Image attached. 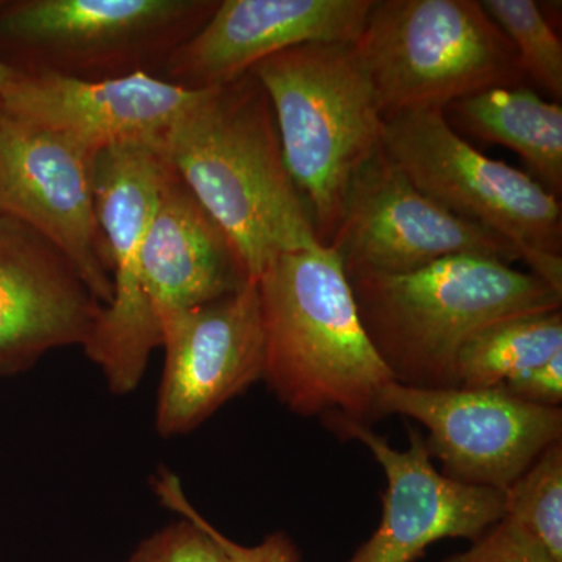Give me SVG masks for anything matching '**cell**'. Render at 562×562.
<instances>
[{
	"label": "cell",
	"mask_w": 562,
	"mask_h": 562,
	"mask_svg": "<svg viewBox=\"0 0 562 562\" xmlns=\"http://www.w3.org/2000/svg\"><path fill=\"white\" fill-rule=\"evenodd\" d=\"M271 102L284 162L330 246L351 181L383 147L384 117L353 46L310 43L266 58L250 70Z\"/></svg>",
	"instance_id": "cell-4"
},
{
	"label": "cell",
	"mask_w": 562,
	"mask_h": 562,
	"mask_svg": "<svg viewBox=\"0 0 562 562\" xmlns=\"http://www.w3.org/2000/svg\"><path fill=\"white\" fill-rule=\"evenodd\" d=\"M179 517L140 541L127 562H231L209 531L195 520Z\"/></svg>",
	"instance_id": "cell-23"
},
{
	"label": "cell",
	"mask_w": 562,
	"mask_h": 562,
	"mask_svg": "<svg viewBox=\"0 0 562 562\" xmlns=\"http://www.w3.org/2000/svg\"><path fill=\"white\" fill-rule=\"evenodd\" d=\"M503 495V522L550 560L562 562V441L550 446Z\"/></svg>",
	"instance_id": "cell-20"
},
{
	"label": "cell",
	"mask_w": 562,
	"mask_h": 562,
	"mask_svg": "<svg viewBox=\"0 0 562 562\" xmlns=\"http://www.w3.org/2000/svg\"><path fill=\"white\" fill-rule=\"evenodd\" d=\"M383 150L432 201L508 239L531 273L562 292V210L535 177L476 150L443 110L386 117Z\"/></svg>",
	"instance_id": "cell-6"
},
{
	"label": "cell",
	"mask_w": 562,
	"mask_h": 562,
	"mask_svg": "<svg viewBox=\"0 0 562 562\" xmlns=\"http://www.w3.org/2000/svg\"><path fill=\"white\" fill-rule=\"evenodd\" d=\"M502 390L508 392L513 397L532 403V405L560 408L562 402V351L554 355L552 360L503 384Z\"/></svg>",
	"instance_id": "cell-25"
},
{
	"label": "cell",
	"mask_w": 562,
	"mask_h": 562,
	"mask_svg": "<svg viewBox=\"0 0 562 562\" xmlns=\"http://www.w3.org/2000/svg\"><path fill=\"white\" fill-rule=\"evenodd\" d=\"M262 380L292 413L371 424L394 382L362 327L349 277L330 246L280 255L255 281Z\"/></svg>",
	"instance_id": "cell-2"
},
{
	"label": "cell",
	"mask_w": 562,
	"mask_h": 562,
	"mask_svg": "<svg viewBox=\"0 0 562 562\" xmlns=\"http://www.w3.org/2000/svg\"><path fill=\"white\" fill-rule=\"evenodd\" d=\"M439 562H553L535 543L508 524L498 522L472 542L465 552Z\"/></svg>",
	"instance_id": "cell-24"
},
{
	"label": "cell",
	"mask_w": 562,
	"mask_h": 562,
	"mask_svg": "<svg viewBox=\"0 0 562 562\" xmlns=\"http://www.w3.org/2000/svg\"><path fill=\"white\" fill-rule=\"evenodd\" d=\"M561 351L562 310L495 322L472 336L458 355V387H502Z\"/></svg>",
	"instance_id": "cell-19"
},
{
	"label": "cell",
	"mask_w": 562,
	"mask_h": 562,
	"mask_svg": "<svg viewBox=\"0 0 562 562\" xmlns=\"http://www.w3.org/2000/svg\"><path fill=\"white\" fill-rule=\"evenodd\" d=\"M160 147L254 283L280 255L321 246L284 162L271 102L254 74L199 92Z\"/></svg>",
	"instance_id": "cell-1"
},
{
	"label": "cell",
	"mask_w": 562,
	"mask_h": 562,
	"mask_svg": "<svg viewBox=\"0 0 562 562\" xmlns=\"http://www.w3.org/2000/svg\"><path fill=\"white\" fill-rule=\"evenodd\" d=\"M165 364L155 428L188 435L262 380L265 338L257 284L205 305L160 314Z\"/></svg>",
	"instance_id": "cell-12"
},
{
	"label": "cell",
	"mask_w": 562,
	"mask_h": 562,
	"mask_svg": "<svg viewBox=\"0 0 562 562\" xmlns=\"http://www.w3.org/2000/svg\"><path fill=\"white\" fill-rule=\"evenodd\" d=\"M362 327L395 383L458 387L464 344L495 322L557 312L562 292L509 262L443 258L405 273H349Z\"/></svg>",
	"instance_id": "cell-3"
},
{
	"label": "cell",
	"mask_w": 562,
	"mask_h": 562,
	"mask_svg": "<svg viewBox=\"0 0 562 562\" xmlns=\"http://www.w3.org/2000/svg\"><path fill=\"white\" fill-rule=\"evenodd\" d=\"M103 305L54 244L0 214V375L90 338Z\"/></svg>",
	"instance_id": "cell-16"
},
{
	"label": "cell",
	"mask_w": 562,
	"mask_h": 562,
	"mask_svg": "<svg viewBox=\"0 0 562 562\" xmlns=\"http://www.w3.org/2000/svg\"><path fill=\"white\" fill-rule=\"evenodd\" d=\"M210 0H21L0 7V35L49 72L91 79L162 63L209 21Z\"/></svg>",
	"instance_id": "cell-8"
},
{
	"label": "cell",
	"mask_w": 562,
	"mask_h": 562,
	"mask_svg": "<svg viewBox=\"0 0 562 562\" xmlns=\"http://www.w3.org/2000/svg\"><path fill=\"white\" fill-rule=\"evenodd\" d=\"M351 46L384 117L446 110L527 81L512 43L476 0H375Z\"/></svg>",
	"instance_id": "cell-5"
},
{
	"label": "cell",
	"mask_w": 562,
	"mask_h": 562,
	"mask_svg": "<svg viewBox=\"0 0 562 562\" xmlns=\"http://www.w3.org/2000/svg\"><path fill=\"white\" fill-rule=\"evenodd\" d=\"M155 495L165 508L179 514V516L188 517V519L195 520L203 530L209 531L213 536L214 541L220 543L224 553L227 554L231 562H303L301 550L292 541L290 535L284 531H276L272 535L266 536L265 539L257 546H241V543L232 541L227 536L222 535L216 527H213L202 516L194 505L188 501L184 494L183 486L179 476L176 473L168 471H160L154 476Z\"/></svg>",
	"instance_id": "cell-22"
},
{
	"label": "cell",
	"mask_w": 562,
	"mask_h": 562,
	"mask_svg": "<svg viewBox=\"0 0 562 562\" xmlns=\"http://www.w3.org/2000/svg\"><path fill=\"white\" fill-rule=\"evenodd\" d=\"M491 20L516 50L525 79L562 99V44L535 0H483Z\"/></svg>",
	"instance_id": "cell-21"
},
{
	"label": "cell",
	"mask_w": 562,
	"mask_h": 562,
	"mask_svg": "<svg viewBox=\"0 0 562 562\" xmlns=\"http://www.w3.org/2000/svg\"><path fill=\"white\" fill-rule=\"evenodd\" d=\"M94 157L65 136L0 110V214L54 244L106 306L113 283L95 213Z\"/></svg>",
	"instance_id": "cell-11"
},
{
	"label": "cell",
	"mask_w": 562,
	"mask_h": 562,
	"mask_svg": "<svg viewBox=\"0 0 562 562\" xmlns=\"http://www.w3.org/2000/svg\"><path fill=\"white\" fill-rule=\"evenodd\" d=\"M454 131L516 151L536 180L562 192V106L527 85L490 88L443 110Z\"/></svg>",
	"instance_id": "cell-18"
},
{
	"label": "cell",
	"mask_w": 562,
	"mask_h": 562,
	"mask_svg": "<svg viewBox=\"0 0 562 562\" xmlns=\"http://www.w3.org/2000/svg\"><path fill=\"white\" fill-rule=\"evenodd\" d=\"M199 92L147 70L105 79L20 70L0 98V110L98 155L120 144L161 143Z\"/></svg>",
	"instance_id": "cell-14"
},
{
	"label": "cell",
	"mask_w": 562,
	"mask_h": 562,
	"mask_svg": "<svg viewBox=\"0 0 562 562\" xmlns=\"http://www.w3.org/2000/svg\"><path fill=\"white\" fill-rule=\"evenodd\" d=\"M18 74H20V69L14 68V66L9 65V63L0 60V98H2L3 92L9 88L11 81L16 79Z\"/></svg>",
	"instance_id": "cell-26"
},
{
	"label": "cell",
	"mask_w": 562,
	"mask_h": 562,
	"mask_svg": "<svg viewBox=\"0 0 562 562\" xmlns=\"http://www.w3.org/2000/svg\"><path fill=\"white\" fill-rule=\"evenodd\" d=\"M375 0H224L162 63L166 79L202 91L241 79L280 52L357 41Z\"/></svg>",
	"instance_id": "cell-15"
},
{
	"label": "cell",
	"mask_w": 562,
	"mask_h": 562,
	"mask_svg": "<svg viewBox=\"0 0 562 562\" xmlns=\"http://www.w3.org/2000/svg\"><path fill=\"white\" fill-rule=\"evenodd\" d=\"M330 247L347 276L412 272L460 255L522 261L508 239L428 198L383 147L351 181Z\"/></svg>",
	"instance_id": "cell-9"
},
{
	"label": "cell",
	"mask_w": 562,
	"mask_h": 562,
	"mask_svg": "<svg viewBox=\"0 0 562 562\" xmlns=\"http://www.w3.org/2000/svg\"><path fill=\"white\" fill-rule=\"evenodd\" d=\"M140 273L144 294L158 317L254 283L231 239L173 169L144 238Z\"/></svg>",
	"instance_id": "cell-17"
},
{
	"label": "cell",
	"mask_w": 562,
	"mask_h": 562,
	"mask_svg": "<svg viewBox=\"0 0 562 562\" xmlns=\"http://www.w3.org/2000/svg\"><path fill=\"white\" fill-rule=\"evenodd\" d=\"M161 143H127L94 157L95 213L109 246L113 295L103 306L83 350L110 391L127 395L161 344L160 321L147 302L140 251L172 166Z\"/></svg>",
	"instance_id": "cell-7"
},
{
	"label": "cell",
	"mask_w": 562,
	"mask_h": 562,
	"mask_svg": "<svg viewBox=\"0 0 562 562\" xmlns=\"http://www.w3.org/2000/svg\"><path fill=\"white\" fill-rule=\"evenodd\" d=\"M380 413L420 424L443 475L498 491L562 441L561 408L519 401L502 387L419 390L392 382L380 397Z\"/></svg>",
	"instance_id": "cell-10"
},
{
	"label": "cell",
	"mask_w": 562,
	"mask_h": 562,
	"mask_svg": "<svg viewBox=\"0 0 562 562\" xmlns=\"http://www.w3.org/2000/svg\"><path fill=\"white\" fill-rule=\"evenodd\" d=\"M336 435L371 450L386 475L379 527L347 562H416L442 539L482 538L503 519L505 495L492 487L458 482L435 468L419 431L409 449H392L369 425L328 422Z\"/></svg>",
	"instance_id": "cell-13"
}]
</instances>
